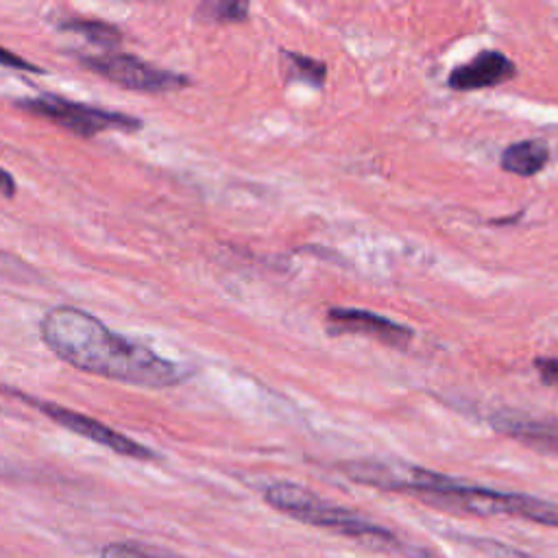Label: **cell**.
Segmentation results:
<instances>
[{
  "label": "cell",
  "mask_w": 558,
  "mask_h": 558,
  "mask_svg": "<svg viewBox=\"0 0 558 558\" xmlns=\"http://www.w3.org/2000/svg\"><path fill=\"white\" fill-rule=\"evenodd\" d=\"M281 68L286 81H303L314 87H323L327 78V65L323 61L294 50H281Z\"/></svg>",
  "instance_id": "obj_12"
},
{
  "label": "cell",
  "mask_w": 558,
  "mask_h": 558,
  "mask_svg": "<svg viewBox=\"0 0 558 558\" xmlns=\"http://www.w3.org/2000/svg\"><path fill=\"white\" fill-rule=\"evenodd\" d=\"M15 190H17V185H15L13 174L0 166V194L11 198V196H15Z\"/></svg>",
  "instance_id": "obj_17"
},
{
  "label": "cell",
  "mask_w": 558,
  "mask_h": 558,
  "mask_svg": "<svg viewBox=\"0 0 558 558\" xmlns=\"http://www.w3.org/2000/svg\"><path fill=\"white\" fill-rule=\"evenodd\" d=\"M549 161V146L543 140H521L504 148L501 168L519 177H534Z\"/></svg>",
  "instance_id": "obj_10"
},
{
  "label": "cell",
  "mask_w": 558,
  "mask_h": 558,
  "mask_svg": "<svg viewBox=\"0 0 558 558\" xmlns=\"http://www.w3.org/2000/svg\"><path fill=\"white\" fill-rule=\"evenodd\" d=\"M15 107L33 116L48 118L54 124L81 137H94L96 133H105V131L133 133L144 126L140 118L129 116L124 111H111V109L94 107L87 102H76L59 94H39V96L17 98Z\"/></svg>",
  "instance_id": "obj_4"
},
{
  "label": "cell",
  "mask_w": 558,
  "mask_h": 558,
  "mask_svg": "<svg viewBox=\"0 0 558 558\" xmlns=\"http://www.w3.org/2000/svg\"><path fill=\"white\" fill-rule=\"evenodd\" d=\"M534 368L547 386L558 384V357H536Z\"/></svg>",
  "instance_id": "obj_16"
},
{
  "label": "cell",
  "mask_w": 558,
  "mask_h": 558,
  "mask_svg": "<svg viewBox=\"0 0 558 558\" xmlns=\"http://www.w3.org/2000/svg\"><path fill=\"white\" fill-rule=\"evenodd\" d=\"M0 65H4V68H11V70L35 72V74H41V72H46V70H41L39 65L31 63L28 59H24V57H20V54H15V52H11V50L2 48V46H0Z\"/></svg>",
  "instance_id": "obj_15"
},
{
  "label": "cell",
  "mask_w": 558,
  "mask_h": 558,
  "mask_svg": "<svg viewBox=\"0 0 558 558\" xmlns=\"http://www.w3.org/2000/svg\"><path fill=\"white\" fill-rule=\"evenodd\" d=\"M325 323L331 336H340V333L366 336L395 349H405L414 338L412 327L360 307H331L327 310Z\"/></svg>",
  "instance_id": "obj_7"
},
{
  "label": "cell",
  "mask_w": 558,
  "mask_h": 558,
  "mask_svg": "<svg viewBox=\"0 0 558 558\" xmlns=\"http://www.w3.org/2000/svg\"><path fill=\"white\" fill-rule=\"evenodd\" d=\"M264 499L268 506H272L279 512H286L292 519H299L307 525H316V527H325V530H333L347 536H355V538H375L381 543H395V534L381 525H377L375 521L329 504L325 499H320L316 493H312L310 488L294 484V482H275L266 488Z\"/></svg>",
  "instance_id": "obj_3"
},
{
  "label": "cell",
  "mask_w": 558,
  "mask_h": 558,
  "mask_svg": "<svg viewBox=\"0 0 558 558\" xmlns=\"http://www.w3.org/2000/svg\"><path fill=\"white\" fill-rule=\"evenodd\" d=\"M24 401H28L33 408H37L41 414H46L52 423L87 438V440H94L96 445L100 447H107L111 449L113 453L118 456H126V458H133V460H157L159 456L148 449L146 445L124 436L122 432L105 425L102 421L98 418H92L83 412H76V410H70V408H63L59 403H52V401H41V399H33V397H26V395H20Z\"/></svg>",
  "instance_id": "obj_6"
},
{
  "label": "cell",
  "mask_w": 558,
  "mask_h": 558,
  "mask_svg": "<svg viewBox=\"0 0 558 558\" xmlns=\"http://www.w3.org/2000/svg\"><path fill=\"white\" fill-rule=\"evenodd\" d=\"M39 336L70 366L142 388L179 386L194 373L150 347L109 329L94 314L74 305L50 307L39 320Z\"/></svg>",
  "instance_id": "obj_1"
},
{
  "label": "cell",
  "mask_w": 558,
  "mask_h": 558,
  "mask_svg": "<svg viewBox=\"0 0 558 558\" xmlns=\"http://www.w3.org/2000/svg\"><path fill=\"white\" fill-rule=\"evenodd\" d=\"M375 486L379 490L416 495L425 504H432L445 510L471 512L480 517L508 514V517H519L541 525L558 527V504L554 501L538 499L523 493H508V490H495V488L475 486V484H462L453 477L440 475L423 466H412L403 462L401 464L384 462L377 469Z\"/></svg>",
  "instance_id": "obj_2"
},
{
  "label": "cell",
  "mask_w": 558,
  "mask_h": 558,
  "mask_svg": "<svg viewBox=\"0 0 558 558\" xmlns=\"http://www.w3.org/2000/svg\"><path fill=\"white\" fill-rule=\"evenodd\" d=\"M488 423L499 434L514 438L538 451L558 456V421L547 416H532L517 410H497L488 416Z\"/></svg>",
  "instance_id": "obj_8"
},
{
  "label": "cell",
  "mask_w": 558,
  "mask_h": 558,
  "mask_svg": "<svg viewBox=\"0 0 558 558\" xmlns=\"http://www.w3.org/2000/svg\"><path fill=\"white\" fill-rule=\"evenodd\" d=\"M251 4L244 0H207L196 7V20L205 24H235L248 20Z\"/></svg>",
  "instance_id": "obj_13"
},
{
  "label": "cell",
  "mask_w": 558,
  "mask_h": 558,
  "mask_svg": "<svg viewBox=\"0 0 558 558\" xmlns=\"http://www.w3.org/2000/svg\"><path fill=\"white\" fill-rule=\"evenodd\" d=\"M59 28L74 31V33L83 35L85 39H89L92 44L105 46V48L118 46L122 41V31L116 24L98 20V17H76V15L65 17L59 22Z\"/></svg>",
  "instance_id": "obj_11"
},
{
  "label": "cell",
  "mask_w": 558,
  "mask_h": 558,
  "mask_svg": "<svg viewBox=\"0 0 558 558\" xmlns=\"http://www.w3.org/2000/svg\"><path fill=\"white\" fill-rule=\"evenodd\" d=\"M76 61L92 70L94 74L122 85L126 89L135 92H148V94H163V92H177L190 85V78L185 74L163 70L159 65H153L135 54L126 52H94V54H76Z\"/></svg>",
  "instance_id": "obj_5"
},
{
  "label": "cell",
  "mask_w": 558,
  "mask_h": 558,
  "mask_svg": "<svg viewBox=\"0 0 558 558\" xmlns=\"http://www.w3.org/2000/svg\"><path fill=\"white\" fill-rule=\"evenodd\" d=\"M100 558H161L157 554H150L137 545L131 543H111L102 549Z\"/></svg>",
  "instance_id": "obj_14"
},
{
  "label": "cell",
  "mask_w": 558,
  "mask_h": 558,
  "mask_svg": "<svg viewBox=\"0 0 558 558\" xmlns=\"http://www.w3.org/2000/svg\"><path fill=\"white\" fill-rule=\"evenodd\" d=\"M517 74L514 63L499 50H480L471 61L449 72L447 85L458 92H473L501 85Z\"/></svg>",
  "instance_id": "obj_9"
}]
</instances>
